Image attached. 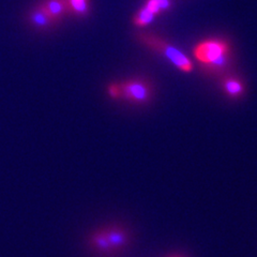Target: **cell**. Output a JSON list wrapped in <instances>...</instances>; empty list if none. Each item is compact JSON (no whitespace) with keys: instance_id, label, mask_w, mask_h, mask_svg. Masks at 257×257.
<instances>
[{"instance_id":"cell-1","label":"cell","mask_w":257,"mask_h":257,"mask_svg":"<svg viewBox=\"0 0 257 257\" xmlns=\"http://www.w3.org/2000/svg\"><path fill=\"white\" fill-rule=\"evenodd\" d=\"M231 48L227 41L219 38L207 39L195 45V59L212 73H221L230 60Z\"/></svg>"},{"instance_id":"cell-2","label":"cell","mask_w":257,"mask_h":257,"mask_svg":"<svg viewBox=\"0 0 257 257\" xmlns=\"http://www.w3.org/2000/svg\"><path fill=\"white\" fill-rule=\"evenodd\" d=\"M140 42L149 47L150 50L163 56L168 61L183 73H191L194 70L193 62L182 51L170 44L164 39L151 34H140L138 36Z\"/></svg>"},{"instance_id":"cell-3","label":"cell","mask_w":257,"mask_h":257,"mask_svg":"<svg viewBox=\"0 0 257 257\" xmlns=\"http://www.w3.org/2000/svg\"><path fill=\"white\" fill-rule=\"evenodd\" d=\"M121 90V98L133 103H147L151 95L152 89L149 83L144 79H128L119 84Z\"/></svg>"},{"instance_id":"cell-4","label":"cell","mask_w":257,"mask_h":257,"mask_svg":"<svg viewBox=\"0 0 257 257\" xmlns=\"http://www.w3.org/2000/svg\"><path fill=\"white\" fill-rule=\"evenodd\" d=\"M29 20L35 27L41 28V29L52 27L56 25V24H58L50 14L46 12V10L44 9L42 5H39L31 11L29 15Z\"/></svg>"},{"instance_id":"cell-5","label":"cell","mask_w":257,"mask_h":257,"mask_svg":"<svg viewBox=\"0 0 257 257\" xmlns=\"http://www.w3.org/2000/svg\"><path fill=\"white\" fill-rule=\"evenodd\" d=\"M224 92L231 99H238L242 96L245 91V86L242 80L236 76H226L222 80Z\"/></svg>"},{"instance_id":"cell-6","label":"cell","mask_w":257,"mask_h":257,"mask_svg":"<svg viewBox=\"0 0 257 257\" xmlns=\"http://www.w3.org/2000/svg\"><path fill=\"white\" fill-rule=\"evenodd\" d=\"M41 5L43 6L46 12L57 23L60 22L63 15L70 12L68 0H46L44 4Z\"/></svg>"},{"instance_id":"cell-7","label":"cell","mask_w":257,"mask_h":257,"mask_svg":"<svg viewBox=\"0 0 257 257\" xmlns=\"http://www.w3.org/2000/svg\"><path fill=\"white\" fill-rule=\"evenodd\" d=\"M155 18L156 15L144 6L133 16V24L135 26H139V27L148 26L150 23L154 22Z\"/></svg>"},{"instance_id":"cell-8","label":"cell","mask_w":257,"mask_h":257,"mask_svg":"<svg viewBox=\"0 0 257 257\" xmlns=\"http://www.w3.org/2000/svg\"><path fill=\"white\" fill-rule=\"evenodd\" d=\"M172 6V0H147V2L145 3V7L156 16L162 12L171 10Z\"/></svg>"},{"instance_id":"cell-9","label":"cell","mask_w":257,"mask_h":257,"mask_svg":"<svg viewBox=\"0 0 257 257\" xmlns=\"http://www.w3.org/2000/svg\"><path fill=\"white\" fill-rule=\"evenodd\" d=\"M106 237L109 241V244L111 248H118L121 247L126 242L125 234L119 228H111L108 231H105Z\"/></svg>"},{"instance_id":"cell-10","label":"cell","mask_w":257,"mask_h":257,"mask_svg":"<svg viewBox=\"0 0 257 257\" xmlns=\"http://www.w3.org/2000/svg\"><path fill=\"white\" fill-rule=\"evenodd\" d=\"M70 11L77 15L85 16L89 11V6H88V0H68Z\"/></svg>"},{"instance_id":"cell-11","label":"cell","mask_w":257,"mask_h":257,"mask_svg":"<svg viewBox=\"0 0 257 257\" xmlns=\"http://www.w3.org/2000/svg\"><path fill=\"white\" fill-rule=\"evenodd\" d=\"M93 242H94V245L96 248H99V250H109V248H111L110 244H109V241L106 237V234L105 231L103 232H98V234H95L94 237H93Z\"/></svg>"},{"instance_id":"cell-12","label":"cell","mask_w":257,"mask_h":257,"mask_svg":"<svg viewBox=\"0 0 257 257\" xmlns=\"http://www.w3.org/2000/svg\"><path fill=\"white\" fill-rule=\"evenodd\" d=\"M108 94L114 99H120L121 98V90H120L119 84H111L108 86Z\"/></svg>"}]
</instances>
